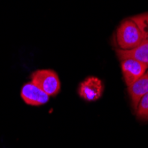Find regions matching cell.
I'll return each instance as SVG.
<instances>
[{
  "label": "cell",
  "mask_w": 148,
  "mask_h": 148,
  "mask_svg": "<svg viewBox=\"0 0 148 148\" xmlns=\"http://www.w3.org/2000/svg\"><path fill=\"white\" fill-rule=\"evenodd\" d=\"M148 39V12L124 19L114 33L116 49L131 50Z\"/></svg>",
  "instance_id": "cell-1"
},
{
  "label": "cell",
  "mask_w": 148,
  "mask_h": 148,
  "mask_svg": "<svg viewBox=\"0 0 148 148\" xmlns=\"http://www.w3.org/2000/svg\"><path fill=\"white\" fill-rule=\"evenodd\" d=\"M31 82L50 97L56 96L60 90L58 74L51 69H38L31 74Z\"/></svg>",
  "instance_id": "cell-2"
},
{
  "label": "cell",
  "mask_w": 148,
  "mask_h": 148,
  "mask_svg": "<svg viewBox=\"0 0 148 148\" xmlns=\"http://www.w3.org/2000/svg\"><path fill=\"white\" fill-rule=\"evenodd\" d=\"M104 91V84L102 81L96 76H89L80 84L78 93L80 98L87 102H94L99 100Z\"/></svg>",
  "instance_id": "cell-3"
},
{
  "label": "cell",
  "mask_w": 148,
  "mask_h": 148,
  "mask_svg": "<svg viewBox=\"0 0 148 148\" xmlns=\"http://www.w3.org/2000/svg\"><path fill=\"white\" fill-rule=\"evenodd\" d=\"M120 61L123 79L127 86L145 75L148 69V66L146 64L132 58L122 59Z\"/></svg>",
  "instance_id": "cell-4"
},
{
  "label": "cell",
  "mask_w": 148,
  "mask_h": 148,
  "mask_svg": "<svg viewBox=\"0 0 148 148\" xmlns=\"http://www.w3.org/2000/svg\"><path fill=\"white\" fill-rule=\"evenodd\" d=\"M21 97L27 105L36 106L45 105L50 99V96L31 81L22 86L21 90Z\"/></svg>",
  "instance_id": "cell-5"
},
{
  "label": "cell",
  "mask_w": 148,
  "mask_h": 148,
  "mask_svg": "<svg viewBox=\"0 0 148 148\" xmlns=\"http://www.w3.org/2000/svg\"><path fill=\"white\" fill-rule=\"evenodd\" d=\"M128 92L131 99L133 109L136 111L140 99L148 93V76L144 75L142 77L135 81L133 84L127 86Z\"/></svg>",
  "instance_id": "cell-6"
},
{
  "label": "cell",
  "mask_w": 148,
  "mask_h": 148,
  "mask_svg": "<svg viewBox=\"0 0 148 148\" xmlns=\"http://www.w3.org/2000/svg\"><path fill=\"white\" fill-rule=\"evenodd\" d=\"M116 55L120 60L125 58H132L139 60L148 66V39L138 47L131 50L115 49Z\"/></svg>",
  "instance_id": "cell-7"
},
{
  "label": "cell",
  "mask_w": 148,
  "mask_h": 148,
  "mask_svg": "<svg viewBox=\"0 0 148 148\" xmlns=\"http://www.w3.org/2000/svg\"><path fill=\"white\" fill-rule=\"evenodd\" d=\"M136 115L139 120L148 121V93L140 99L136 109Z\"/></svg>",
  "instance_id": "cell-8"
},
{
  "label": "cell",
  "mask_w": 148,
  "mask_h": 148,
  "mask_svg": "<svg viewBox=\"0 0 148 148\" xmlns=\"http://www.w3.org/2000/svg\"><path fill=\"white\" fill-rule=\"evenodd\" d=\"M145 74H146V75L148 76V69H147V71H146V73H145Z\"/></svg>",
  "instance_id": "cell-9"
}]
</instances>
